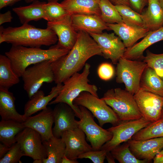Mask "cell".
<instances>
[{"instance_id":"3","label":"cell","mask_w":163,"mask_h":163,"mask_svg":"<svg viewBox=\"0 0 163 163\" xmlns=\"http://www.w3.org/2000/svg\"><path fill=\"white\" fill-rule=\"evenodd\" d=\"M69 51L59 48L57 45L47 50L38 47L12 45L5 54L10 59L14 72L20 77L30 65L47 60L55 61L67 54Z\"/></svg>"},{"instance_id":"51","label":"cell","mask_w":163,"mask_h":163,"mask_svg":"<svg viewBox=\"0 0 163 163\" xmlns=\"http://www.w3.org/2000/svg\"><path fill=\"white\" fill-rule=\"evenodd\" d=\"M48 2H57L59 0H47Z\"/></svg>"},{"instance_id":"35","label":"cell","mask_w":163,"mask_h":163,"mask_svg":"<svg viewBox=\"0 0 163 163\" xmlns=\"http://www.w3.org/2000/svg\"><path fill=\"white\" fill-rule=\"evenodd\" d=\"M115 6L121 15L123 23L131 25L143 27L141 14L126 5H120Z\"/></svg>"},{"instance_id":"37","label":"cell","mask_w":163,"mask_h":163,"mask_svg":"<svg viewBox=\"0 0 163 163\" xmlns=\"http://www.w3.org/2000/svg\"><path fill=\"white\" fill-rule=\"evenodd\" d=\"M24 156L19 144L16 142L10 147L7 153L1 159L0 163H22L21 158Z\"/></svg>"},{"instance_id":"11","label":"cell","mask_w":163,"mask_h":163,"mask_svg":"<svg viewBox=\"0 0 163 163\" xmlns=\"http://www.w3.org/2000/svg\"><path fill=\"white\" fill-rule=\"evenodd\" d=\"M16 141L20 145L24 156L34 160H43L46 154L40 134L30 128H24L16 136Z\"/></svg>"},{"instance_id":"46","label":"cell","mask_w":163,"mask_h":163,"mask_svg":"<svg viewBox=\"0 0 163 163\" xmlns=\"http://www.w3.org/2000/svg\"><path fill=\"white\" fill-rule=\"evenodd\" d=\"M77 159H71L67 157L65 155L62 157L61 163H78Z\"/></svg>"},{"instance_id":"7","label":"cell","mask_w":163,"mask_h":163,"mask_svg":"<svg viewBox=\"0 0 163 163\" xmlns=\"http://www.w3.org/2000/svg\"><path fill=\"white\" fill-rule=\"evenodd\" d=\"M117 65L116 82L123 83L125 90L134 95L140 89L141 78L147 64L143 61L122 57Z\"/></svg>"},{"instance_id":"41","label":"cell","mask_w":163,"mask_h":163,"mask_svg":"<svg viewBox=\"0 0 163 163\" xmlns=\"http://www.w3.org/2000/svg\"><path fill=\"white\" fill-rule=\"evenodd\" d=\"M12 19V14L10 11H8L4 13H0V25H1L5 23L11 22Z\"/></svg>"},{"instance_id":"14","label":"cell","mask_w":163,"mask_h":163,"mask_svg":"<svg viewBox=\"0 0 163 163\" xmlns=\"http://www.w3.org/2000/svg\"><path fill=\"white\" fill-rule=\"evenodd\" d=\"M47 27L52 30L57 35L59 48L70 50L74 46L77 39L78 32L74 28L71 15L57 21L47 22Z\"/></svg>"},{"instance_id":"50","label":"cell","mask_w":163,"mask_h":163,"mask_svg":"<svg viewBox=\"0 0 163 163\" xmlns=\"http://www.w3.org/2000/svg\"><path fill=\"white\" fill-rule=\"evenodd\" d=\"M160 119H163V106L162 109L161 115Z\"/></svg>"},{"instance_id":"47","label":"cell","mask_w":163,"mask_h":163,"mask_svg":"<svg viewBox=\"0 0 163 163\" xmlns=\"http://www.w3.org/2000/svg\"><path fill=\"white\" fill-rule=\"evenodd\" d=\"M106 157L108 163H115L114 158L110 152H107Z\"/></svg>"},{"instance_id":"24","label":"cell","mask_w":163,"mask_h":163,"mask_svg":"<svg viewBox=\"0 0 163 163\" xmlns=\"http://www.w3.org/2000/svg\"><path fill=\"white\" fill-rule=\"evenodd\" d=\"M141 15L143 27L149 31L157 30L163 27V8L158 0H148L147 8Z\"/></svg>"},{"instance_id":"38","label":"cell","mask_w":163,"mask_h":163,"mask_svg":"<svg viewBox=\"0 0 163 163\" xmlns=\"http://www.w3.org/2000/svg\"><path fill=\"white\" fill-rule=\"evenodd\" d=\"M107 152L104 150H91L80 155L78 158H88L94 163H103Z\"/></svg>"},{"instance_id":"1","label":"cell","mask_w":163,"mask_h":163,"mask_svg":"<svg viewBox=\"0 0 163 163\" xmlns=\"http://www.w3.org/2000/svg\"><path fill=\"white\" fill-rule=\"evenodd\" d=\"M95 55L102 56L97 43L88 33L78 32L77 41L72 48L67 54L51 63L55 83H63L80 71L87 60Z\"/></svg>"},{"instance_id":"20","label":"cell","mask_w":163,"mask_h":163,"mask_svg":"<svg viewBox=\"0 0 163 163\" xmlns=\"http://www.w3.org/2000/svg\"><path fill=\"white\" fill-rule=\"evenodd\" d=\"M107 24L110 30H113L122 41L126 48L133 46L150 31L144 27L128 25L123 23Z\"/></svg>"},{"instance_id":"39","label":"cell","mask_w":163,"mask_h":163,"mask_svg":"<svg viewBox=\"0 0 163 163\" xmlns=\"http://www.w3.org/2000/svg\"><path fill=\"white\" fill-rule=\"evenodd\" d=\"M97 74L100 79L107 81L113 77L114 70L111 64L107 62L103 63L98 67Z\"/></svg>"},{"instance_id":"23","label":"cell","mask_w":163,"mask_h":163,"mask_svg":"<svg viewBox=\"0 0 163 163\" xmlns=\"http://www.w3.org/2000/svg\"><path fill=\"white\" fill-rule=\"evenodd\" d=\"M15 98L9 90L0 88V115L2 120H13L21 123L26 118L17 111Z\"/></svg>"},{"instance_id":"33","label":"cell","mask_w":163,"mask_h":163,"mask_svg":"<svg viewBox=\"0 0 163 163\" xmlns=\"http://www.w3.org/2000/svg\"><path fill=\"white\" fill-rule=\"evenodd\" d=\"M116 160L120 163H146L145 160L136 158L131 151L127 142L116 147L110 151Z\"/></svg>"},{"instance_id":"8","label":"cell","mask_w":163,"mask_h":163,"mask_svg":"<svg viewBox=\"0 0 163 163\" xmlns=\"http://www.w3.org/2000/svg\"><path fill=\"white\" fill-rule=\"evenodd\" d=\"M51 60H47L27 67L21 77L24 82L23 87L30 98L39 90L44 83L54 82Z\"/></svg>"},{"instance_id":"18","label":"cell","mask_w":163,"mask_h":163,"mask_svg":"<svg viewBox=\"0 0 163 163\" xmlns=\"http://www.w3.org/2000/svg\"><path fill=\"white\" fill-rule=\"evenodd\" d=\"M53 110L50 107H47L38 114L27 117L22 123L23 126L38 133L43 142L48 140L53 136L52 128L54 123Z\"/></svg>"},{"instance_id":"40","label":"cell","mask_w":163,"mask_h":163,"mask_svg":"<svg viewBox=\"0 0 163 163\" xmlns=\"http://www.w3.org/2000/svg\"><path fill=\"white\" fill-rule=\"evenodd\" d=\"M131 7L138 13L141 14L145 6L148 4V0H129Z\"/></svg>"},{"instance_id":"12","label":"cell","mask_w":163,"mask_h":163,"mask_svg":"<svg viewBox=\"0 0 163 163\" xmlns=\"http://www.w3.org/2000/svg\"><path fill=\"white\" fill-rule=\"evenodd\" d=\"M142 117L151 122L160 119L163 106V97L139 89L134 95Z\"/></svg>"},{"instance_id":"13","label":"cell","mask_w":163,"mask_h":163,"mask_svg":"<svg viewBox=\"0 0 163 163\" xmlns=\"http://www.w3.org/2000/svg\"><path fill=\"white\" fill-rule=\"evenodd\" d=\"M89 34L99 47L102 56L105 59H110L113 64H117L122 57L126 49L121 39L114 33L103 32Z\"/></svg>"},{"instance_id":"44","label":"cell","mask_w":163,"mask_h":163,"mask_svg":"<svg viewBox=\"0 0 163 163\" xmlns=\"http://www.w3.org/2000/svg\"><path fill=\"white\" fill-rule=\"evenodd\" d=\"M114 5H123L131 7L129 0H109Z\"/></svg>"},{"instance_id":"26","label":"cell","mask_w":163,"mask_h":163,"mask_svg":"<svg viewBox=\"0 0 163 163\" xmlns=\"http://www.w3.org/2000/svg\"><path fill=\"white\" fill-rule=\"evenodd\" d=\"M46 3L36 0L29 5L14 8L12 10L18 15L21 24H28L31 21L44 19L43 6Z\"/></svg>"},{"instance_id":"30","label":"cell","mask_w":163,"mask_h":163,"mask_svg":"<svg viewBox=\"0 0 163 163\" xmlns=\"http://www.w3.org/2000/svg\"><path fill=\"white\" fill-rule=\"evenodd\" d=\"M19 82V77L14 72L10 59L6 55L1 54L0 88L9 90Z\"/></svg>"},{"instance_id":"16","label":"cell","mask_w":163,"mask_h":163,"mask_svg":"<svg viewBox=\"0 0 163 163\" xmlns=\"http://www.w3.org/2000/svg\"><path fill=\"white\" fill-rule=\"evenodd\" d=\"M53 113L55 125L52 130L55 136L61 138L65 131L78 127L75 119V114L68 104L64 103L57 104Z\"/></svg>"},{"instance_id":"36","label":"cell","mask_w":163,"mask_h":163,"mask_svg":"<svg viewBox=\"0 0 163 163\" xmlns=\"http://www.w3.org/2000/svg\"><path fill=\"white\" fill-rule=\"evenodd\" d=\"M142 60L163 80V53L156 54L147 50Z\"/></svg>"},{"instance_id":"34","label":"cell","mask_w":163,"mask_h":163,"mask_svg":"<svg viewBox=\"0 0 163 163\" xmlns=\"http://www.w3.org/2000/svg\"><path fill=\"white\" fill-rule=\"evenodd\" d=\"M43 7L45 15L44 19L47 22L59 20L70 15L61 3L57 2H46Z\"/></svg>"},{"instance_id":"29","label":"cell","mask_w":163,"mask_h":163,"mask_svg":"<svg viewBox=\"0 0 163 163\" xmlns=\"http://www.w3.org/2000/svg\"><path fill=\"white\" fill-rule=\"evenodd\" d=\"M24 128L22 123L13 120H2L0 122L1 142L11 147L16 142L17 135Z\"/></svg>"},{"instance_id":"4","label":"cell","mask_w":163,"mask_h":163,"mask_svg":"<svg viewBox=\"0 0 163 163\" xmlns=\"http://www.w3.org/2000/svg\"><path fill=\"white\" fill-rule=\"evenodd\" d=\"M90 65L86 63L81 73H76L65 81L59 94L48 105L59 103H66L72 107L76 116L80 119L81 116L80 110L78 106L73 104L74 100L83 91L88 92L98 97L97 87L89 83L88 77L90 73Z\"/></svg>"},{"instance_id":"43","label":"cell","mask_w":163,"mask_h":163,"mask_svg":"<svg viewBox=\"0 0 163 163\" xmlns=\"http://www.w3.org/2000/svg\"><path fill=\"white\" fill-rule=\"evenodd\" d=\"M10 147L2 142L0 143V159L2 158L7 153Z\"/></svg>"},{"instance_id":"5","label":"cell","mask_w":163,"mask_h":163,"mask_svg":"<svg viewBox=\"0 0 163 163\" xmlns=\"http://www.w3.org/2000/svg\"><path fill=\"white\" fill-rule=\"evenodd\" d=\"M117 115L120 121L142 117L133 95L120 88L108 90L101 98Z\"/></svg>"},{"instance_id":"25","label":"cell","mask_w":163,"mask_h":163,"mask_svg":"<svg viewBox=\"0 0 163 163\" xmlns=\"http://www.w3.org/2000/svg\"><path fill=\"white\" fill-rule=\"evenodd\" d=\"M100 0H64L60 3L69 14L101 16Z\"/></svg>"},{"instance_id":"19","label":"cell","mask_w":163,"mask_h":163,"mask_svg":"<svg viewBox=\"0 0 163 163\" xmlns=\"http://www.w3.org/2000/svg\"><path fill=\"white\" fill-rule=\"evenodd\" d=\"M73 26L77 32L100 34L104 30H110L100 16L93 14H75L71 15Z\"/></svg>"},{"instance_id":"48","label":"cell","mask_w":163,"mask_h":163,"mask_svg":"<svg viewBox=\"0 0 163 163\" xmlns=\"http://www.w3.org/2000/svg\"><path fill=\"white\" fill-rule=\"evenodd\" d=\"M158 1L161 6L163 8V0H158Z\"/></svg>"},{"instance_id":"9","label":"cell","mask_w":163,"mask_h":163,"mask_svg":"<svg viewBox=\"0 0 163 163\" xmlns=\"http://www.w3.org/2000/svg\"><path fill=\"white\" fill-rule=\"evenodd\" d=\"M78 106L81 116L79 120H76L78 127L85 133L93 150H100L105 143L111 139L112 134L95 122L94 116L89 110L83 106Z\"/></svg>"},{"instance_id":"42","label":"cell","mask_w":163,"mask_h":163,"mask_svg":"<svg viewBox=\"0 0 163 163\" xmlns=\"http://www.w3.org/2000/svg\"><path fill=\"white\" fill-rule=\"evenodd\" d=\"M21 0H0V9L11 6Z\"/></svg>"},{"instance_id":"32","label":"cell","mask_w":163,"mask_h":163,"mask_svg":"<svg viewBox=\"0 0 163 163\" xmlns=\"http://www.w3.org/2000/svg\"><path fill=\"white\" fill-rule=\"evenodd\" d=\"M99 6L101 18L106 23H123L122 18L115 7L109 0H100Z\"/></svg>"},{"instance_id":"31","label":"cell","mask_w":163,"mask_h":163,"mask_svg":"<svg viewBox=\"0 0 163 163\" xmlns=\"http://www.w3.org/2000/svg\"><path fill=\"white\" fill-rule=\"evenodd\" d=\"M163 137V119L151 122L135 134L131 139L141 140L154 138Z\"/></svg>"},{"instance_id":"2","label":"cell","mask_w":163,"mask_h":163,"mask_svg":"<svg viewBox=\"0 0 163 163\" xmlns=\"http://www.w3.org/2000/svg\"><path fill=\"white\" fill-rule=\"evenodd\" d=\"M58 40L56 34L48 27L40 28L27 24L19 27L0 28V44L6 42L13 46L40 47L54 44Z\"/></svg>"},{"instance_id":"45","label":"cell","mask_w":163,"mask_h":163,"mask_svg":"<svg viewBox=\"0 0 163 163\" xmlns=\"http://www.w3.org/2000/svg\"><path fill=\"white\" fill-rule=\"evenodd\" d=\"M153 162L154 163H163V149L155 157Z\"/></svg>"},{"instance_id":"10","label":"cell","mask_w":163,"mask_h":163,"mask_svg":"<svg viewBox=\"0 0 163 163\" xmlns=\"http://www.w3.org/2000/svg\"><path fill=\"white\" fill-rule=\"evenodd\" d=\"M151 123L143 117L137 120L121 121L117 125L107 129L112 134L113 136L102 146L101 149L110 152L121 143L131 139L137 132Z\"/></svg>"},{"instance_id":"27","label":"cell","mask_w":163,"mask_h":163,"mask_svg":"<svg viewBox=\"0 0 163 163\" xmlns=\"http://www.w3.org/2000/svg\"><path fill=\"white\" fill-rule=\"evenodd\" d=\"M43 143L46 154V158L43 160V163H61L66 151V145L63 140L53 136Z\"/></svg>"},{"instance_id":"49","label":"cell","mask_w":163,"mask_h":163,"mask_svg":"<svg viewBox=\"0 0 163 163\" xmlns=\"http://www.w3.org/2000/svg\"><path fill=\"white\" fill-rule=\"evenodd\" d=\"M25 2L27 3H29L36 0H24Z\"/></svg>"},{"instance_id":"17","label":"cell","mask_w":163,"mask_h":163,"mask_svg":"<svg viewBox=\"0 0 163 163\" xmlns=\"http://www.w3.org/2000/svg\"><path fill=\"white\" fill-rule=\"evenodd\" d=\"M127 142L131 151L136 158L149 162L163 149V137L141 140L131 139Z\"/></svg>"},{"instance_id":"28","label":"cell","mask_w":163,"mask_h":163,"mask_svg":"<svg viewBox=\"0 0 163 163\" xmlns=\"http://www.w3.org/2000/svg\"><path fill=\"white\" fill-rule=\"evenodd\" d=\"M139 89L163 97V80L153 69L147 66L141 78Z\"/></svg>"},{"instance_id":"22","label":"cell","mask_w":163,"mask_h":163,"mask_svg":"<svg viewBox=\"0 0 163 163\" xmlns=\"http://www.w3.org/2000/svg\"><path fill=\"white\" fill-rule=\"evenodd\" d=\"M163 40V27L157 30L150 31L140 42L126 48L122 58L132 60H143L144 52L147 48Z\"/></svg>"},{"instance_id":"21","label":"cell","mask_w":163,"mask_h":163,"mask_svg":"<svg viewBox=\"0 0 163 163\" xmlns=\"http://www.w3.org/2000/svg\"><path fill=\"white\" fill-rule=\"evenodd\" d=\"M62 85V84H57L52 88L46 96L43 91H38L25 104L24 117L26 118L39 111L46 109L49 103L59 94Z\"/></svg>"},{"instance_id":"6","label":"cell","mask_w":163,"mask_h":163,"mask_svg":"<svg viewBox=\"0 0 163 163\" xmlns=\"http://www.w3.org/2000/svg\"><path fill=\"white\" fill-rule=\"evenodd\" d=\"M73 104L86 108L98 120L101 127L107 123L113 126L121 121L117 115L101 98L96 97L87 91H83L75 98Z\"/></svg>"},{"instance_id":"15","label":"cell","mask_w":163,"mask_h":163,"mask_svg":"<svg viewBox=\"0 0 163 163\" xmlns=\"http://www.w3.org/2000/svg\"><path fill=\"white\" fill-rule=\"evenodd\" d=\"M84 133L78 127L64 132L61 136L66 145L65 155L71 159H77L80 155L93 150L86 142Z\"/></svg>"}]
</instances>
